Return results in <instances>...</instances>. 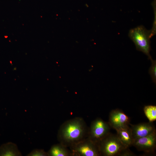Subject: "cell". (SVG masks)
I'll use <instances>...</instances> for the list:
<instances>
[{
  "label": "cell",
  "mask_w": 156,
  "mask_h": 156,
  "mask_svg": "<svg viewBox=\"0 0 156 156\" xmlns=\"http://www.w3.org/2000/svg\"><path fill=\"white\" fill-rule=\"evenodd\" d=\"M88 127L84 120L76 117L64 122L58 130L57 138L59 143L70 147L87 137Z\"/></svg>",
  "instance_id": "cell-1"
},
{
  "label": "cell",
  "mask_w": 156,
  "mask_h": 156,
  "mask_svg": "<svg viewBox=\"0 0 156 156\" xmlns=\"http://www.w3.org/2000/svg\"><path fill=\"white\" fill-rule=\"evenodd\" d=\"M128 35L135 44L136 49L142 52L148 57V59L151 60L150 30L141 25L131 29Z\"/></svg>",
  "instance_id": "cell-2"
},
{
  "label": "cell",
  "mask_w": 156,
  "mask_h": 156,
  "mask_svg": "<svg viewBox=\"0 0 156 156\" xmlns=\"http://www.w3.org/2000/svg\"><path fill=\"white\" fill-rule=\"evenodd\" d=\"M100 156H120L127 148L120 141L116 135L110 133L98 144Z\"/></svg>",
  "instance_id": "cell-3"
},
{
  "label": "cell",
  "mask_w": 156,
  "mask_h": 156,
  "mask_svg": "<svg viewBox=\"0 0 156 156\" xmlns=\"http://www.w3.org/2000/svg\"><path fill=\"white\" fill-rule=\"evenodd\" d=\"M111 127L108 122L97 118L88 127L87 138L97 144L109 133Z\"/></svg>",
  "instance_id": "cell-4"
},
{
  "label": "cell",
  "mask_w": 156,
  "mask_h": 156,
  "mask_svg": "<svg viewBox=\"0 0 156 156\" xmlns=\"http://www.w3.org/2000/svg\"><path fill=\"white\" fill-rule=\"evenodd\" d=\"M72 156H100L97 145L87 137L69 147Z\"/></svg>",
  "instance_id": "cell-5"
},
{
  "label": "cell",
  "mask_w": 156,
  "mask_h": 156,
  "mask_svg": "<svg viewBox=\"0 0 156 156\" xmlns=\"http://www.w3.org/2000/svg\"><path fill=\"white\" fill-rule=\"evenodd\" d=\"M132 146L139 151L153 154L156 148V131L146 136L134 140Z\"/></svg>",
  "instance_id": "cell-6"
},
{
  "label": "cell",
  "mask_w": 156,
  "mask_h": 156,
  "mask_svg": "<svg viewBox=\"0 0 156 156\" xmlns=\"http://www.w3.org/2000/svg\"><path fill=\"white\" fill-rule=\"evenodd\" d=\"M130 118L122 110L116 109L109 113L108 122L111 127L116 130L129 126Z\"/></svg>",
  "instance_id": "cell-7"
},
{
  "label": "cell",
  "mask_w": 156,
  "mask_h": 156,
  "mask_svg": "<svg viewBox=\"0 0 156 156\" xmlns=\"http://www.w3.org/2000/svg\"><path fill=\"white\" fill-rule=\"evenodd\" d=\"M133 140L144 137L156 131L152 122H143L136 125L129 124Z\"/></svg>",
  "instance_id": "cell-8"
},
{
  "label": "cell",
  "mask_w": 156,
  "mask_h": 156,
  "mask_svg": "<svg viewBox=\"0 0 156 156\" xmlns=\"http://www.w3.org/2000/svg\"><path fill=\"white\" fill-rule=\"evenodd\" d=\"M116 131L118 138L124 146L129 148L132 146L134 140L129 126Z\"/></svg>",
  "instance_id": "cell-9"
},
{
  "label": "cell",
  "mask_w": 156,
  "mask_h": 156,
  "mask_svg": "<svg viewBox=\"0 0 156 156\" xmlns=\"http://www.w3.org/2000/svg\"><path fill=\"white\" fill-rule=\"evenodd\" d=\"M0 156H22L16 144L10 142L3 144L0 147Z\"/></svg>",
  "instance_id": "cell-10"
},
{
  "label": "cell",
  "mask_w": 156,
  "mask_h": 156,
  "mask_svg": "<svg viewBox=\"0 0 156 156\" xmlns=\"http://www.w3.org/2000/svg\"><path fill=\"white\" fill-rule=\"evenodd\" d=\"M47 153L48 156H72L68 147L60 143L52 146Z\"/></svg>",
  "instance_id": "cell-11"
},
{
  "label": "cell",
  "mask_w": 156,
  "mask_h": 156,
  "mask_svg": "<svg viewBox=\"0 0 156 156\" xmlns=\"http://www.w3.org/2000/svg\"><path fill=\"white\" fill-rule=\"evenodd\" d=\"M144 114L149 122H152L156 120V106L153 105L145 106L143 109Z\"/></svg>",
  "instance_id": "cell-12"
},
{
  "label": "cell",
  "mask_w": 156,
  "mask_h": 156,
  "mask_svg": "<svg viewBox=\"0 0 156 156\" xmlns=\"http://www.w3.org/2000/svg\"><path fill=\"white\" fill-rule=\"evenodd\" d=\"M152 5L153 7L154 12V19L153 24L152 27L150 31V37L151 38L156 34V1L154 0L152 3Z\"/></svg>",
  "instance_id": "cell-13"
},
{
  "label": "cell",
  "mask_w": 156,
  "mask_h": 156,
  "mask_svg": "<svg viewBox=\"0 0 156 156\" xmlns=\"http://www.w3.org/2000/svg\"><path fill=\"white\" fill-rule=\"evenodd\" d=\"M151 61V66L149 68V73L153 81L155 84L156 82V61L152 59Z\"/></svg>",
  "instance_id": "cell-14"
},
{
  "label": "cell",
  "mask_w": 156,
  "mask_h": 156,
  "mask_svg": "<svg viewBox=\"0 0 156 156\" xmlns=\"http://www.w3.org/2000/svg\"><path fill=\"white\" fill-rule=\"evenodd\" d=\"M28 156H48L47 152L41 149H35L28 154Z\"/></svg>",
  "instance_id": "cell-15"
},
{
  "label": "cell",
  "mask_w": 156,
  "mask_h": 156,
  "mask_svg": "<svg viewBox=\"0 0 156 156\" xmlns=\"http://www.w3.org/2000/svg\"><path fill=\"white\" fill-rule=\"evenodd\" d=\"M135 154L127 148L125 149L121 153L120 156H134Z\"/></svg>",
  "instance_id": "cell-16"
}]
</instances>
